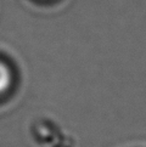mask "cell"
Returning <instances> with one entry per match:
<instances>
[{"mask_svg":"<svg viewBox=\"0 0 146 147\" xmlns=\"http://www.w3.org/2000/svg\"><path fill=\"white\" fill-rule=\"evenodd\" d=\"M11 84V73L3 62H0V95L7 90Z\"/></svg>","mask_w":146,"mask_h":147,"instance_id":"1","label":"cell"}]
</instances>
